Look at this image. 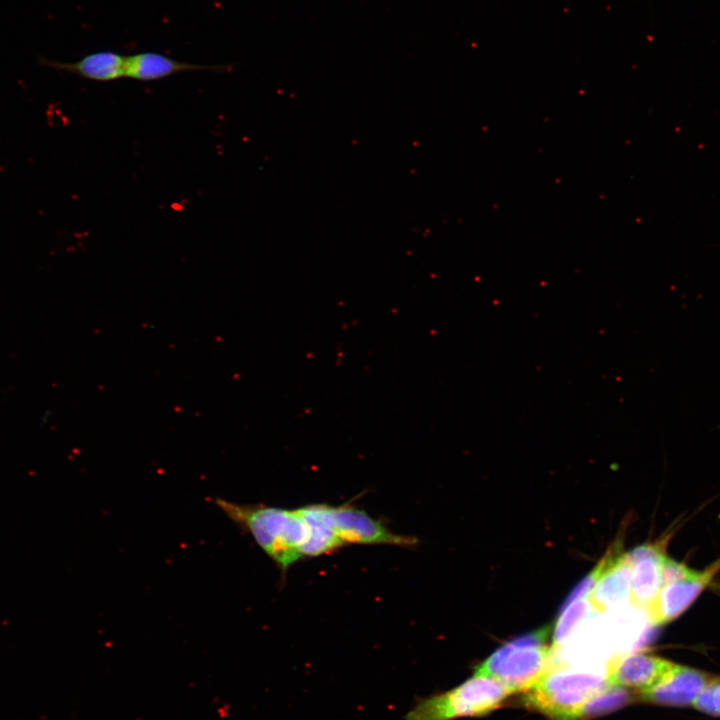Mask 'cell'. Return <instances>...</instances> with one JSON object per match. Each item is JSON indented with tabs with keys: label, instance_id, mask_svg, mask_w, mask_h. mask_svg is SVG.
I'll return each mask as SVG.
<instances>
[{
	"label": "cell",
	"instance_id": "1",
	"mask_svg": "<svg viewBox=\"0 0 720 720\" xmlns=\"http://www.w3.org/2000/svg\"><path fill=\"white\" fill-rule=\"evenodd\" d=\"M215 504L246 530L282 571L303 557L310 530L299 509L238 504L221 498Z\"/></svg>",
	"mask_w": 720,
	"mask_h": 720
},
{
	"label": "cell",
	"instance_id": "2",
	"mask_svg": "<svg viewBox=\"0 0 720 720\" xmlns=\"http://www.w3.org/2000/svg\"><path fill=\"white\" fill-rule=\"evenodd\" d=\"M608 687L606 673L598 669L555 665L524 692L523 703L552 720H577L586 705Z\"/></svg>",
	"mask_w": 720,
	"mask_h": 720
},
{
	"label": "cell",
	"instance_id": "3",
	"mask_svg": "<svg viewBox=\"0 0 720 720\" xmlns=\"http://www.w3.org/2000/svg\"><path fill=\"white\" fill-rule=\"evenodd\" d=\"M549 632L546 626L505 643L479 664L474 674L493 678L511 694L530 690L552 663Z\"/></svg>",
	"mask_w": 720,
	"mask_h": 720
},
{
	"label": "cell",
	"instance_id": "4",
	"mask_svg": "<svg viewBox=\"0 0 720 720\" xmlns=\"http://www.w3.org/2000/svg\"><path fill=\"white\" fill-rule=\"evenodd\" d=\"M510 694L493 678L474 674L450 690L419 700L404 720H455L483 716L499 708Z\"/></svg>",
	"mask_w": 720,
	"mask_h": 720
},
{
	"label": "cell",
	"instance_id": "5",
	"mask_svg": "<svg viewBox=\"0 0 720 720\" xmlns=\"http://www.w3.org/2000/svg\"><path fill=\"white\" fill-rule=\"evenodd\" d=\"M322 511L328 525L343 545L388 544L409 547L417 542L414 537L391 532L365 511L348 504H322Z\"/></svg>",
	"mask_w": 720,
	"mask_h": 720
},
{
	"label": "cell",
	"instance_id": "6",
	"mask_svg": "<svg viewBox=\"0 0 720 720\" xmlns=\"http://www.w3.org/2000/svg\"><path fill=\"white\" fill-rule=\"evenodd\" d=\"M674 665L675 663L658 656L627 653L608 663L606 679L609 686L631 689L639 694L661 683Z\"/></svg>",
	"mask_w": 720,
	"mask_h": 720
},
{
	"label": "cell",
	"instance_id": "7",
	"mask_svg": "<svg viewBox=\"0 0 720 720\" xmlns=\"http://www.w3.org/2000/svg\"><path fill=\"white\" fill-rule=\"evenodd\" d=\"M666 541L637 546L627 557L631 563L630 603L649 613L662 588V561Z\"/></svg>",
	"mask_w": 720,
	"mask_h": 720
},
{
	"label": "cell",
	"instance_id": "8",
	"mask_svg": "<svg viewBox=\"0 0 720 720\" xmlns=\"http://www.w3.org/2000/svg\"><path fill=\"white\" fill-rule=\"evenodd\" d=\"M720 571V558L702 571L662 586L651 610L654 625L669 623L683 614Z\"/></svg>",
	"mask_w": 720,
	"mask_h": 720
},
{
	"label": "cell",
	"instance_id": "9",
	"mask_svg": "<svg viewBox=\"0 0 720 720\" xmlns=\"http://www.w3.org/2000/svg\"><path fill=\"white\" fill-rule=\"evenodd\" d=\"M620 548L621 545L616 544L601 559V574L588 595L597 612H606L629 603L632 567L627 553H622Z\"/></svg>",
	"mask_w": 720,
	"mask_h": 720
},
{
	"label": "cell",
	"instance_id": "10",
	"mask_svg": "<svg viewBox=\"0 0 720 720\" xmlns=\"http://www.w3.org/2000/svg\"><path fill=\"white\" fill-rule=\"evenodd\" d=\"M709 673L676 664L669 675L654 688L636 694L644 702L669 706H692L699 694L715 678Z\"/></svg>",
	"mask_w": 720,
	"mask_h": 720
},
{
	"label": "cell",
	"instance_id": "11",
	"mask_svg": "<svg viewBox=\"0 0 720 720\" xmlns=\"http://www.w3.org/2000/svg\"><path fill=\"white\" fill-rule=\"evenodd\" d=\"M38 63L82 78L109 82L125 77L126 56L114 51H97L74 62H61L39 57Z\"/></svg>",
	"mask_w": 720,
	"mask_h": 720
},
{
	"label": "cell",
	"instance_id": "12",
	"mask_svg": "<svg viewBox=\"0 0 720 720\" xmlns=\"http://www.w3.org/2000/svg\"><path fill=\"white\" fill-rule=\"evenodd\" d=\"M231 66L198 65L173 59L157 52H140L126 56L125 77L138 81H155L187 71H224Z\"/></svg>",
	"mask_w": 720,
	"mask_h": 720
},
{
	"label": "cell",
	"instance_id": "13",
	"mask_svg": "<svg viewBox=\"0 0 720 720\" xmlns=\"http://www.w3.org/2000/svg\"><path fill=\"white\" fill-rule=\"evenodd\" d=\"M299 510L308 522L310 530L308 542L303 548V557L319 556L343 546L325 520L322 504H310Z\"/></svg>",
	"mask_w": 720,
	"mask_h": 720
},
{
	"label": "cell",
	"instance_id": "14",
	"mask_svg": "<svg viewBox=\"0 0 720 720\" xmlns=\"http://www.w3.org/2000/svg\"><path fill=\"white\" fill-rule=\"evenodd\" d=\"M588 597L563 604L553 630L551 650L564 646L593 611Z\"/></svg>",
	"mask_w": 720,
	"mask_h": 720
},
{
	"label": "cell",
	"instance_id": "15",
	"mask_svg": "<svg viewBox=\"0 0 720 720\" xmlns=\"http://www.w3.org/2000/svg\"><path fill=\"white\" fill-rule=\"evenodd\" d=\"M629 694L623 688L609 686L585 707L583 715L608 712L628 702Z\"/></svg>",
	"mask_w": 720,
	"mask_h": 720
},
{
	"label": "cell",
	"instance_id": "16",
	"mask_svg": "<svg viewBox=\"0 0 720 720\" xmlns=\"http://www.w3.org/2000/svg\"><path fill=\"white\" fill-rule=\"evenodd\" d=\"M696 570L667 556L662 561V586L692 575Z\"/></svg>",
	"mask_w": 720,
	"mask_h": 720
}]
</instances>
